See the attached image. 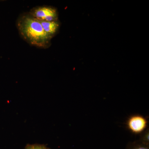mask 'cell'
<instances>
[{
    "label": "cell",
    "mask_w": 149,
    "mask_h": 149,
    "mask_svg": "<svg viewBox=\"0 0 149 149\" xmlns=\"http://www.w3.org/2000/svg\"><path fill=\"white\" fill-rule=\"evenodd\" d=\"M30 15L40 21H57L58 19L56 9L49 7H42L35 9L30 13Z\"/></svg>",
    "instance_id": "3"
},
{
    "label": "cell",
    "mask_w": 149,
    "mask_h": 149,
    "mask_svg": "<svg viewBox=\"0 0 149 149\" xmlns=\"http://www.w3.org/2000/svg\"><path fill=\"white\" fill-rule=\"evenodd\" d=\"M127 128L135 134H141L146 130L148 120L141 115L136 114L130 116L126 123Z\"/></svg>",
    "instance_id": "2"
},
{
    "label": "cell",
    "mask_w": 149,
    "mask_h": 149,
    "mask_svg": "<svg viewBox=\"0 0 149 149\" xmlns=\"http://www.w3.org/2000/svg\"><path fill=\"white\" fill-rule=\"evenodd\" d=\"M45 32L51 38L57 32L60 24L58 20L53 21H40Z\"/></svg>",
    "instance_id": "4"
},
{
    "label": "cell",
    "mask_w": 149,
    "mask_h": 149,
    "mask_svg": "<svg viewBox=\"0 0 149 149\" xmlns=\"http://www.w3.org/2000/svg\"><path fill=\"white\" fill-rule=\"evenodd\" d=\"M126 149H149V146L145 145L139 141L128 144Z\"/></svg>",
    "instance_id": "5"
},
{
    "label": "cell",
    "mask_w": 149,
    "mask_h": 149,
    "mask_svg": "<svg viewBox=\"0 0 149 149\" xmlns=\"http://www.w3.org/2000/svg\"><path fill=\"white\" fill-rule=\"evenodd\" d=\"M17 26L22 36L32 45L44 47L49 42L51 38L45 32L40 21L30 14L22 16Z\"/></svg>",
    "instance_id": "1"
},
{
    "label": "cell",
    "mask_w": 149,
    "mask_h": 149,
    "mask_svg": "<svg viewBox=\"0 0 149 149\" xmlns=\"http://www.w3.org/2000/svg\"><path fill=\"white\" fill-rule=\"evenodd\" d=\"M139 141L145 145L149 146V128L145 130L141 133V138Z\"/></svg>",
    "instance_id": "6"
},
{
    "label": "cell",
    "mask_w": 149,
    "mask_h": 149,
    "mask_svg": "<svg viewBox=\"0 0 149 149\" xmlns=\"http://www.w3.org/2000/svg\"><path fill=\"white\" fill-rule=\"evenodd\" d=\"M24 149H49L47 146L42 144H27Z\"/></svg>",
    "instance_id": "7"
}]
</instances>
